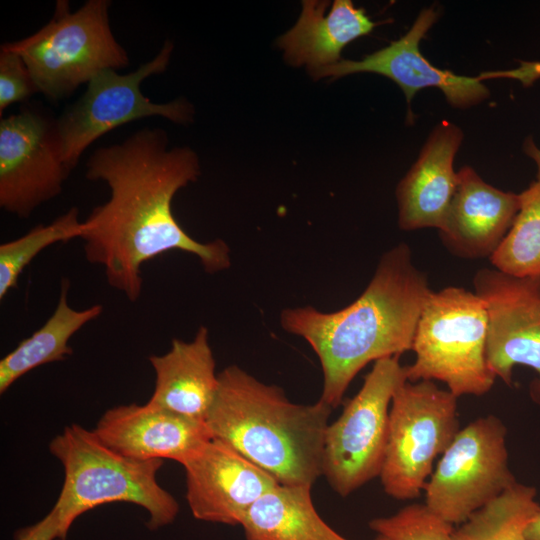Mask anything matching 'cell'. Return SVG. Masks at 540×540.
Returning a JSON list of instances; mask_svg holds the SVG:
<instances>
[{"instance_id": "obj_1", "label": "cell", "mask_w": 540, "mask_h": 540, "mask_svg": "<svg viewBox=\"0 0 540 540\" xmlns=\"http://www.w3.org/2000/svg\"><path fill=\"white\" fill-rule=\"evenodd\" d=\"M86 167V178L105 182L110 197L82 221L84 254L89 263L103 267L109 286L131 302L142 293V265L169 251L196 256L208 273L230 267V249L223 240L199 242L173 215L175 194L200 175L192 149H168L164 130L144 128L95 150Z\"/></svg>"}, {"instance_id": "obj_2", "label": "cell", "mask_w": 540, "mask_h": 540, "mask_svg": "<svg viewBox=\"0 0 540 540\" xmlns=\"http://www.w3.org/2000/svg\"><path fill=\"white\" fill-rule=\"evenodd\" d=\"M427 275L415 266L408 244L386 251L361 295L348 306L321 312L287 308L282 328L302 337L318 356L320 400L338 407L355 376L370 362L412 350L418 319L430 293Z\"/></svg>"}, {"instance_id": "obj_3", "label": "cell", "mask_w": 540, "mask_h": 540, "mask_svg": "<svg viewBox=\"0 0 540 540\" xmlns=\"http://www.w3.org/2000/svg\"><path fill=\"white\" fill-rule=\"evenodd\" d=\"M216 398L206 419L218 439L282 485L311 486L322 475L325 431L332 408L291 402L236 365L218 374Z\"/></svg>"}, {"instance_id": "obj_4", "label": "cell", "mask_w": 540, "mask_h": 540, "mask_svg": "<svg viewBox=\"0 0 540 540\" xmlns=\"http://www.w3.org/2000/svg\"><path fill=\"white\" fill-rule=\"evenodd\" d=\"M49 450L62 464L64 482L55 507L66 533L83 513L104 504L126 502L149 514L147 527L172 523L179 511L176 499L157 481L163 460H137L104 445L78 424L66 426Z\"/></svg>"}, {"instance_id": "obj_5", "label": "cell", "mask_w": 540, "mask_h": 540, "mask_svg": "<svg viewBox=\"0 0 540 540\" xmlns=\"http://www.w3.org/2000/svg\"><path fill=\"white\" fill-rule=\"evenodd\" d=\"M488 316L483 300L463 287L431 290L422 307L407 365L410 382L438 380L457 398L482 396L496 377L488 367Z\"/></svg>"}, {"instance_id": "obj_6", "label": "cell", "mask_w": 540, "mask_h": 540, "mask_svg": "<svg viewBox=\"0 0 540 540\" xmlns=\"http://www.w3.org/2000/svg\"><path fill=\"white\" fill-rule=\"evenodd\" d=\"M108 0H88L77 11L59 0L53 17L34 34L7 43L28 67L39 92L51 101L71 95L101 71L129 65L114 37Z\"/></svg>"}, {"instance_id": "obj_7", "label": "cell", "mask_w": 540, "mask_h": 540, "mask_svg": "<svg viewBox=\"0 0 540 540\" xmlns=\"http://www.w3.org/2000/svg\"><path fill=\"white\" fill-rule=\"evenodd\" d=\"M457 399L431 380L406 381L395 391L379 475L388 496L411 500L424 490L434 460L460 430Z\"/></svg>"}, {"instance_id": "obj_8", "label": "cell", "mask_w": 540, "mask_h": 540, "mask_svg": "<svg viewBox=\"0 0 540 540\" xmlns=\"http://www.w3.org/2000/svg\"><path fill=\"white\" fill-rule=\"evenodd\" d=\"M408 381L399 356L379 359L362 387L325 431L322 475L346 497L378 477L384 461L390 405L395 391Z\"/></svg>"}, {"instance_id": "obj_9", "label": "cell", "mask_w": 540, "mask_h": 540, "mask_svg": "<svg viewBox=\"0 0 540 540\" xmlns=\"http://www.w3.org/2000/svg\"><path fill=\"white\" fill-rule=\"evenodd\" d=\"M507 430L495 415L460 429L426 483L425 505L458 525L517 483L508 465Z\"/></svg>"}, {"instance_id": "obj_10", "label": "cell", "mask_w": 540, "mask_h": 540, "mask_svg": "<svg viewBox=\"0 0 540 540\" xmlns=\"http://www.w3.org/2000/svg\"><path fill=\"white\" fill-rule=\"evenodd\" d=\"M173 44L166 41L150 61L120 74L107 69L87 83L85 93L57 119L63 159L72 170L98 138L130 122L159 116L176 124L191 122L194 109L185 99L154 103L140 89L142 82L166 70Z\"/></svg>"}, {"instance_id": "obj_11", "label": "cell", "mask_w": 540, "mask_h": 540, "mask_svg": "<svg viewBox=\"0 0 540 540\" xmlns=\"http://www.w3.org/2000/svg\"><path fill=\"white\" fill-rule=\"evenodd\" d=\"M439 11L435 7L423 9L408 32L388 46L366 55L361 60L339 62L310 71L314 79L339 78L349 74L371 72L393 80L410 104L421 89H440L447 102L460 109L475 106L490 96L482 81L492 78H515L530 85L540 78V62H521V67L507 71L483 72L478 76L457 75L431 64L419 50V43L435 24Z\"/></svg>"}, {"instance_id": "obj_12", "label": "cell", "mask_w": 540, "mask_h": 540, "mask_svg": "<svg viewBox=\"0 0 540 540\" xmlns=\"http://www.w3.org/2000/svg\"><path fill=\"white\" fill-rule=\"evenodd\" d=\"M71 169L63 159L57 119L36 109L0 121V207L28 218L62 191Z\"/></svg>"}, {"instance_id": "obj_13", "label": "cell", "mask_w": 540, "mask_h": 540, "mask_svg": "<svg viewBox=\"0 0 540 540\" xmlns=\"http://www.w3.org/2000/svg\"><path fill=\"white\" fill-rule=\"evenodd\" d=\"M473 285L488 316L489 369L508 386L512 385L516 365L534 369L538 377L531 382L529 392L540 405V278L481 268L473 277Z\"/></svg>"}, {"instance_id": "obj_14", "label": "cell", "mask_w": 540, "mask_h": 540, "mask_svg": "<svg viewBox=\"0 0 540 540\" xmlns=\"http://www.w3.org/2000/svg\"><path fill=\"white\" fill-rule=\"evenodd\" d=\"M182 466L194 518L241 525L249 509L279 483L226 443L212 438Z\"/></svg>"}, {"instance_id": "obj_15", "label": "cell", "mask_w": 540, "mask_h": 540, "mask_svg": "<svg viewBox=\"0 0 540 540\" xmlns=\"http://www.w3.org/2000/svg\"><path fill=\"white\" fill-rule=\"evenodd\" d=\"M112 450L137 460H174L181 465L212 439L206 422L151 405L108 409L93 429Z\"/></svg>"}, {"instance_id": "obj_16", "label": "cell", "mask_w": 540, "mask_h": 540, "mask_svg": "<svg viewBox=\"0 0 540 540\" xmlns=\"http://www.w3.org/2000/svg\"><path fill=\"white\" fill-rule=\"evenodd\" d=\"M519 194L486 183L469 166L457 172V186L438 230L444 247L464 259L490 258L511 228Z\"/></svg>"}, {"instance_id": "obj_17", "label": "cell", "mask_w": 540, "mask_h": 540, "mask_svg": "<svg viewBox=\"0 0 540 540\" xmlns=\"http://www.w3.org/2000/svg\"><path fill=\"white\" fill-rule=\"evenodd\" d=\"M463 136L457 125L446 120L430 133L396 188L401 230L441 228L457 186L453 162Z\"/></svg>"}, {"instance_id": "obj_18", "label": "cell", "mask_w": 540, "mask_h": 540, "mask_svg": "<svg viewBox=\"0 0 540 540\" xmlns=\"http://www.w3.org/2000/svg\"><path fill=\"white\" fill-rule=\"evenodd\" d=\"M148 359L155 373L148 403L206 422L219 386L208 329L200 326L189 342L173 339L168 352Z\"/></svg>"}, {"instance_id": "obj_19", "label": "cell", "mask_w": 540, "mask_h": 540, "mask_svg": "<svg viewBox=\"0 0 540 540\" xmlns=\"http://www.w3.org/2000/svg\"><path fill=\"white\" fill-rule=\"evenodd\" d=\"M302 1L301 15L293 28L277 40L285 60L309 71L339 62L341 52L353 40L368 35L384 22H374L350 0Z\"/></svg>"}, {"instance_id": "obj_20", "label": "cell", "mask_w": 540, "mask_h": 540, "mask_svg": "<svg viewBox=\"0 0 540 540\" xmlns=\"http://www.w3.org/2000/svg\"><path fill=\"white\" fill-rule=\"evenodd\" d=\"M246 540H348L316 511L311 486L278 484L247 512Z\"/></svg>"}, {"instance_id": "obj_21", "label": "cell", "mask_w": 540, "mask_h": 540, "mask_svg": "<svg viewBox=\"0 0 540 540\" xmlns=\"http://www.w3.org/2000/svg\"><path fill=\"white\" fill-rule=\"evenodd\" d=\"M70 281L61 280L58 303L47 321L0 360V393L31 370L72 355L71 337L84 325L98 318L102 305L76 310L69 305Z\"/></svg>"}, {"instance_id": "obj_22", "label": "cell", "mask_w": 540, "mask_h": 540, "mask_svg": "<svg viewBox=\"0 0 540 540\" xmlns=\"http://www.w3.org/2000/svg\"><path fill=\"white\" fill-rule=\"evenodd\" d=\"M536 493L517 482L454 529L452 540H527L525 529L540 510Z\"/></svg>"}, {"instance_id": "obj_23", "label": "cell", "mask_w": 540, "mask_h": 540, "mask_svg": "<svg viewBox=\"0 0 540 540\" xmlns=\"http://www.w3.org/2000/svg\"><path fill=\"white\" fill-rule=\"evenodd\" d=\"M519 197L514 222L489 260L503 273L540 278V183L532 182Z\"/></svg>"}, {"instance_id": "obj_24", "label": "cell", "mask_w": 540, "mask_h": 540, "mask_svg": "<svg viewBox=\"0 0 540 540\" xmlns=\"http://www.w3.org/2000/svg\"><path fill=\"white\" fill-rule=\"evenodd\" d=\"M82 221L72 207L49 224H39L26 234L0 245V299L15 287L24 269L44 249L80 238Z\"/></svg>"}, {"instance_id": "obj_25", "label": "cell", "mask_w": 540, "mask_h": 540, "mask_svg": "<svg viewBox=\"0 0 540 540\" xmlns=\"http://www.w3.org/2000/svg\"><path fill=\"white\" fill-rule=\"evenodd\" d=\"M369 527L388 540H452L454 530L425 504H411L394 515L372 519Z\"/></svg>"}, {"instance_id": "obj_26", "label": "cell", "mask_w": 540, "mask_h": 540, "mask_svg": "<svg viewBox=\"0 0 540 540\" xmlns=\"http://www.w3.org/2000/svg\"><path fill=\"white\" fill-rule=\"evenodd\" d=\"M39 89L23 59L7 43L0 48V115L12 104L29 99Z\"/></svg>"}, {"instance_id": "obj_27", "label": "cell", "mask_w": 540, "mask_h": 540, "mask_svg": "<svg viewBox=\"0 0 540 540\" xmlns=\"http://www.w3.org/2000/svg\"><path fill=\"white\" fill-rule=\"evenodd\" d=\"M63 519L57 507L37 523L19 529L14 535L15 540H54L56 538L63 540L66 536Z\"/></svg>"}, {"instance_id": "obj_28", "label": "cell", "mask_w": 540, "mask_h": 540, "mask_svg": "<svg viewBox=\"0 0 540 540\" xmlns=\"http://www.w3.org/2000/svg\"><path fill=\"white\" fill-rule=\"evenodd\" d=\"M525 154L531 158L537 169L536 181L540 183V148L535 144L531 137H528L523 144Z\"/></svg>"}, {"instance_id": "obj_29", "label": "cell", "mask_w": 540, "mask_h": 540, "mask_svg": "<svg viewBox=\"0 0 540 540\" xmlns=\"http://www.w3.org/2000/svg\"><path fill=\"white\" fill-rule=\"evenodd\" d=\"M527 540H540V510L525 529Z\"/></svg>"}, {"instance_id": "obj_30", "label": "cell", "mask_w": 540, "mask_h": 540, "mask_svg": "<svg viewBox=\"0 0 540 540\" xmlns=\"http://www.w3.org/2000/svg\"><path fill=\"white\" fill-rule=\"evenodd\" d=\"M374 540H388V539L385 538L384 536L377 535V537Z\"/></svg>"}]
</instances>
